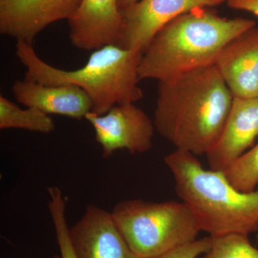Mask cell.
<instances>
[{"label": "cell", "instance_id": "d6986e66", "mask_svg": "<svg viewBox=\"0 0 258 258\" xmlns=\"http://www.w3.org/2000/svg\"><path fill=\"white\" fill-rule=\"evenodd\" d=\"M226 4L232 9L247 12L258 17V0H228Z\"/></svg>", "mask_w": 258, "mask_h": 258}, {"label": "cell", "instance_id": "5bb4252c", "mask_svg": "<svg viewBox=\"0 0 258 258\" xmlns=\"http://www.w3.org/2000/svg\"><path fill=\"white\" fill-rule=\"evenodd\" d=\"M17 128L50 134L55 128L50 115L37 108L27 107L22 109L13 102L0 96V129Z\"/></svg>", "mask_w": 258, "mask_h": 258}, {"label": "cell", "instance_id": "9c48e42d", "mask_svg": "<svg viewBox=\"0 0 258 258\" xmlns=\"http://www.w3.org/2000/svg\"><path fill=\"white\" fill-rule=\"evenodd\" d=\"M70 238L78 258H138L115 223L111 212L90 205L70 229Z\"/></svg>", "mask_w": 258, "mask_h": 258}, {"label": "cell", "instance_id": "6da1fadb", "mask_svg": "<svg viewBox=\"0 0 258 258\" xmlns=\"http://www.w3.org/2000/svg\"><path fill=\"white\" fill-rule=\"evenodd\" d=\"M233 99L215 64L158 81L156 131L177 150L206 155L221 134Z\"/></svg>", "mask_w": 258, "mask_h": 258}, {"label": "cell", "instance_id": "44dd1931", "mask_svg": "<svg viewBox=\"0 0 258 258\" xmlns=\"http://www.w3.org/2000/svg\"><path fill=\"white\" fill-rule=\"evenodd\" d=\"M52 258H60V256L55 255L54 256V257H52Z\"/></svg>", "mask_w": 258, "mask_h": 258}, {"label": "cell", "instance_id": "9a60e30c", "mask_svg": "<svg viewBox=\"0 0 258 258\" xmlns=\"http://www.w3.org/2000/svg\"><path fill=\"white\" fill-rule=\"evenodd\" d=\"M230 184L242 192H251L258 186V144L249 149L223 171Z\"/></svg>", "mask_w": 258, "mask_h": 258}, {"label": "cell", "instance_id": "ac0fdd59", "mask_svg": "<svg viewBox=\"0 0 258 258\" xmlns=\"http://www.w3.org/2000/svg\"><path fill=\"white\" fill-rule=\"evenodd\" d=\"M211 246V237H203L172 249L155 258H198L208 252Z\"/></svg>", "mask_w": 258, "mask_h": 258}, {"label": "cell", "instance_id": "4fadbf2b", "mask_svg": "<svg viewBox=\"0 0 258 258\" xmlns=\"http://www.w3.org/2000/svg\"><path fill=\"white\" fill-rule=\"evenodd\" d=\"M12 90L19 103L47 115H64L80 120L92 111L91 98L77 86H47L23 79L16 80Z\"/></svg>", "mask_w": 258, "mask_h": 258}, {"label": "cell", "instance_id": "ffe728a7", "mask_svg": "<svg viewBox=\"0 0 258 258\" xmlns=\"http://www.w3.org/2000/svg\"><path fill=\"white\" fill-rule=\"evenodd\" d=\"M139 0H118V5L120 10L128 8L131 5L138 2Z\"/></svg>", "mask_w": 258, "mask_h": 258}, {"label": "cell", "instance_id": "3957f363", "mask_svg": "<svg viewBox=\"0 0 258 258\" xmlns=\"http://www.w3.org/2000/svg\"><path fill=\"white\" fill-rule=\"evenodd\" d=\"M15 54L27 69L25 80L47 86H75L91 98L92 113L102 115L116 105L135 103L143 98L139 67L143 52L116 45L93 51L83 67L64 71L42 60L32 45L17 41Z\"/></svg>", "mask_w": 258, "mask_h": 258}, {"label": "cell", "instance_id": "2e32d148", "mask_svg": "<svg viewBox=\"0 0 258 258\" xmlns=\"http://www.w3.org/2000/svg\"><path fill=\"white\" fill-rule=\"evenodd\" d=\"M48 208L53 223L60 258H78L70 238V228L66 215V201L62 191L57 186L47 189Z\"/></svg>", "mask_w": 258, "mask_h": 258}, {"label": "cell", "instance_id": "7a4b0ae2", "mask_svg": "<svg viewBox=\"0 0 258 258\" xmlns=\"http://www.w3.org/2000/svg\"><path fill=\"white\" fill-rule=\"evenodd\" d=\"M255 25L249 19L222 18L210 8H198L180 15L144 50L139 78L165 81L215 64L227 44Z\"/></svg>", "mask_w": 258, "mask_h": 258}, {"label": "cell", "instance_id": "ba28073f", "mask_svg": "<svg viewBox=\"0 0 258 258\" xmlns=\"http://www.w3.org/2000/svg\"><path fill=\"white\" fill-rule=\"evenodd\" d=\"M82 0H0V32L32 45L51 24L72 18Z\"/></svg>", "mask_w": 258, "mask_h": 258}, {"label": "cell", "instance_id": "277c9868", "mask_svg": "<svg viewBox=\"0 0 258 258\" xmlns=\"http://www.w3.org/2000/svg\"><path fill=\"white\" fill-rule=\"evenodd\" d=\"M175 182L176 192L193 212L201 231L210 237L248 236L258 230V188L242 192L223 171L205 169L198 157L177 150L164 157Z\"/></svg>", "mask_w": 258, "mask_h": 258}, {"label": "cell", "instance_id": "8992f818", "mask_svg": "<svg viewBox=\"0 0 258 258\" xmlns=\"http://www.w3.org/2000/svg\"><path fill=\"white\" fill-rule=\"evenodd\" d=\"M85 119L92 125L104 158L121 149L137 154L152 147L154 120L135 103L116 105L102 115L90 112Z\"/></svg>", "mask_w": 258, "mask_h": 258}, {"label": "cell", "instance_id": "5b68a950", "mask_svg": "<svg viewBox=\"0 0 258 258\" xmlns=\"http://www.w3.org/2000/svg\"><path fill=\"white\" fill-rule=\"evenodd\" d=\"M129 247L138 258H155L197 240L198 220L183 202L127 200L111 212Z\"/></svg>", "mask_w": 258, "mask_h": 258}, {"label": "cell", "instance_id": "7c38bea8", "mask_svg": "<svg viewBox=\"0 0 258 258\" xmlns=\"http://www.w3.org/2000/svg\"><path fill=\"white\" fill-rule=\"evenodd\" d=\"M215 66L234 98H257L258 27L227 44Z\"/></svg>", "mask_w": 258, "mask_h": 258}, {"label": "cell", "instance_id": "30bf717a", "mask_svg": "<svg viewBox=\"0 0 258 258\" xmlns=\"http://www.w3.org/2000/svg\"><path fill=\"white\" fill-rule=\"evenodd\" d=\"M69 23L70 40L80 50L119 45L121 40L123 22L118 0H82Z\"/></svg>", "mask_w": 258, "mask_h": 258}, {"label": "cell", "instance_id": "8fae6325", "mask_svg": "<svg viewBox=\"0 0 258 258\" xmlns=\"http://www.w3.org/2000/svg\"><path fill=\"white\" fill-rule=\"evenodd\" d=\"M258 137L257 98H234L220 137L206 154L210 169L224 171L248 151Z\"/></svg>", "mask_w": 258, "mask_h": 258}, {"label": "cell", "instance_id": "e0dca14e", "mask_svg": "<svg viewBox=\"0 0 258 258\" xmlns=\"http://www.w3.org/2000/svg\"><path fill=\"white\" fill-rule=\"evenodd\" d=\"M210 237V248L198 258H258V249L247 235L229 234Z\"/></svg>", "mask_w": 258, "mask_h": 258}, {"label": "cell", "instance_id": "52a82bcc", "mask_svg": "<svg viewBox=\"0 0 258 258\" xmlns=\"http://www.w3.org/2000/svg\"><path fill=\"white\" fill-rule=\"evenodd\" d=\"M228 0H139L120 10L123 32L118 46L144 52L166 25L198 8H211Z\"/></svg>", "mask_w": 258, "mask_h": 258}]
</instances>
